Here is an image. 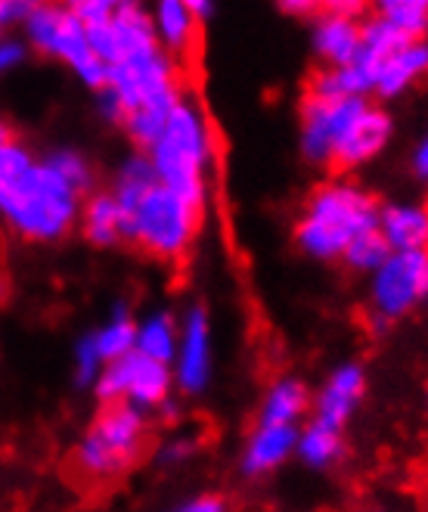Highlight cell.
<instances>
[{
	"label": "cell",
	"instance_id": "1",
	"mask_svg": "<svg viewBox=\"0 0 428 512\" xmlns=\"http://www.w3.org/2000/svg\"><path fill=\"white\" fill-rule=\"evenodd\" d=\"M78 196L50 162H35L22 174L0 180V221L28 243H56L78 218Z\"/></svg>",
	"mask_w": 428,
	"mask_h": 512
},
{
	"label": "cell",
	"instance_id": "2",
	"mask_svg": "<svg viewBox=\"0 0 428 512\" xmlns=\"http://www.w3.org/2000/svg\"><path fill=\"white\" fill-rule=\"evenodd\" d=\"M379 224L376 199L354 184H323L317 187L295 224V243L311 258L332 261L345 252L351 239Z\"/></svg>",
	"mask_w": 428,
	"mask_h": 512
},
{
	"label": "cell",
	"instance_id": "3",
	"mask_svg": "<svg viewBox=\"0 0 428 512\" xmlns=\"http://www.w3.org/2000/svg\"><path fill=\"white\" fill-rule=\"evenodd\" d=\"M146 153L165 187L205 208V168L211 159V137L205 115L193 100L180 94L165 131Z\"/></svg>",
	"mask_w": 428,
	"mask_h": 512
},
{
	"label": "cell",
	"instance_id": "4",
	"mask_svg": "<svg viewBox=\"0 0 428 512\" xmlns=\"http://www.w3.org/2000/svg\"><path fill=\"white\" fill-rule=\"evenodd\" d=\"M199 221L202 205H193L159 180L131 212L121 215V239H128L159 261H180L193 246Z\"/></svg>",
	"mask_w": 428,
	"mask_h": 512
},
{
	"label": "cell",
	"instance_id": "5",
	"mask_svg": "<svg viewBox=\"0 0 428 512\" xmlns=\"http://www.w3.org/2000/svg\"><path fill=\"white\" fill-rule=\"evenodd\" d=\"M146 450V423L140 407L128 401L103 404L94 426L75 450L78 475L87 481H109L128 472Z\"/></svg>",
	"mask_w": 428,
	"mask_h": 512
},
{
	"label": "cell",
	"instance_id": "6",
	"mask_svg": "<svg viewBox=\"0 0 428 512\" xmlns=\"http://www.w3.org/2000/svg\"><path fill=\"white\" fill-rule=\"evenodd\" d=\"M25 32L35 50H41L44 56L63 59L87 87H94V90L106 87L109 63H103L97 50L90 47L84 22L69 7H56L44 0V4L25 19Z\"/></svg>",
	"mask_w": 428,
	"mask_h": 512
},
{
	"label": "cell",
	"instance_id": "7",
	"mask_svg": "<svg viewBox=\"0 0 428 512\" xmlns=\"http://www.w3.org/2000/svg\"><path fill=\"white\" fill-rule=\"evenodd\" d=\"M168 388H171V373L165 360H156L137 348L109 360L106 370H100L97 376V398L103 404L128 401L140 410L159 407L168 398Z\"/></svg>",
	"mask_w": 428,
	"mask_h": 512
},
{
	"label": "cell",
	"instance_id": "8",
	"mask_svg": "<svg viewBox=\"0 0 428 512\" xmlns=\"http://www.w3.org/2000/svg\"><path fill=\"white\" fill-rule=\"evenodd\" d=\"M428 295V249L391 252L373 277V308L382 320L404 317Z\"/></svg>",
	"mask_w": 428,
	"mask_h": 512
},
{
	"label": "cell",
	"instance_id": "9",
	"mask_svg": "<svg viewBox=\"0 0 428 512\" xmlns=\"http://www.w3.org/2000/svg\"><path fill=\"white\" fill-rule=\"evenodd\" d=\"M366 106L363 97H317L308 94L301 106V149L304 159L329 168L332 146L342 131L360 115Z\"/></svg>",
	"mask_w": 428,
	"mask_h": 512
},
{
	"label": "cell",
	"instance_id": "10",
	"mask_svg": "<svg viewBox=\"0 0 428 512\" xmlns=\"http://www.w3.org/2000/svg\"><path fill=\"white\" fill-rule=\"evenodd\" d=\"M84 28H87L90 47H94L97 56L109 66L118 63V59H125V56L159 47L156 22L143 13L140 4L121 7L106 22H94V25H84Z\"/></svg>",
	"mask_w": 428,
	"mask_h": 512
},
{
	"label": "cell",
	"instance_id": "11",
	"mask_svg": "<svg viewBox=\"0 0 428 512\" xmlns=\"http://www.w3.org/2000/svg\"><path fill=\"white\" fill-rule=\"evenodd\" d=\"M391 137V118L366 103L360 109V115L342 131V137L332 146V159H329V171L332 174H345L363 162H370L376 153H382V146Z\"/></svg>",
	"mask_w": 428,
	"mask_h": 512
},
{
	"label": "cell",
	"instance_id": "12",
	"mask_svg": "<svg viewBox=\"0 0 428 512\" xmlns=\"http://www.w3.org/2000/svg\"><path fill=\"white\" fill-rule=\"evenodd\" d=\"M208 373H211V326H208V311L196 305L190 308L187 320H183L177 382L187 395H199L208 385Z\"/></svg>",
	"mask_w": 428,
	"mask_h": 512
},
{
	"label": "cell",
	"instance_id": "13",
	"mask_svg": "<svg viewBox=\"0 0 428 512\" xmlns=\"http://www.w3.org/2000/svg\"><path fill=\"white\" fill-rule=\"evenodd\" d=\"M363 388H366V379H363V370L357 364L335 370L332 379L323 385L320 398H317V419L314 423L342 432V426L348 423V416L354 413L357 401L363 398Z\"/></svg>",
	"mask_w": 428,
	"mask_h": 512
},
{
	"label": "cell",
	"instance_id": "14",
	"mask_svg": "<svg viewBox=\"0 0 428 512\" xmlns=\"http://www.w3.org/2000/svg\"><path fill=\"white\" fill-rule=\"evenodd\" d=\"M410 41H416L410 32H404V28L394 25L391 19L379 16V19L366 22L360 28V44H357V53H354V66H360L366 75L373 78V84H376V75H379L385 59L391 53L401 50L404 44H410Z\"/></svg>",
	"mask_w": 428,
	"mask_h": 512
},
{
	"label": "cell",
	"instance_id": "15",
	"mask_svg": "<svg viewBox=\"0 0 428 512\" xmlns=\"http://www.w3.org/2000/svg\"><path fill=\"white\" fill-rule=\"evenodd\" d=\"M428 75V44L425 41H410V44H404L397 53H391L385 63H382V69H379V75H376V84H373V90L379 97H385V100H391V97H397V94H404L407 87H413L419 78H425Z\"/></svg>",
	"mask_w": 428,
	"mask_h": 512
},
{
	"label": "cell",
	"instance_id": "16",
	"mask_svg": "<svg viewBox=\"0 0 428 512\" xmlns=\"http://www.w3.org/2000/svg\"><path fill=\"white\" fill-rule=\"evenodd\" d=\"M295 444H298L295 423H289V426L261 423V429L246 444V454H242V472L255 478V475L277 469L295 450Z\"/></svg>",
	"mask_w": 428,
	"mask_h": 512
},
{
	"label": "cell",
	"instance_id": "17",
	"mask_svg": "<svg viewBox=\"0 0 428 512\" xmlns=\"http://www.w3.org/2000/svg\"><path fill=\"white\" fill-rule=\"evenodd\" d=\"M379 230L391 252L428 249V205H385L379 212Z\"/></svg>",
	"mask_w": 428,
	"mask_h": 512
},
{
	"label": "cell",
	"instance_id": "18",
	"mask_svg": "<svg viewBox=\"0 0 428 512\" xmlns=\"http://www.w3.org/2000/svg\"><path fill=\"white\" fill-rule=\"evenodd\" d=\"M360 44V28L351 16H339V13H326L317 22L314 32V47L320 53V59L326 66H348L354 63V53Z\"/></svg>",
	"mask_w": 428,
	"mask_h": 512
},
{
	"label": "cell",
	"instance_id": "19",
	"mask_svg": "<svg viewBox=\"0 0 428 512\" xmlns=\"http://www.w3.org/2000/svg\"><path fill=\"white\" fill-rule=\"evenodd\" d=\"M196 22L199 19L193 16V10L183 4V0H159L156 4V25H159L156 32L174 59H183V56L193 53Z\"/></svg>",
	"mask_w": 428,
	"mask_h": 512
},
{
	"label": "cell",
	"instance_id": "20",
	"mask_svg": "<svg viewBox=\"0 0 428 512\" xmlns=\"http://www.w3.org/2000/svg\"><path fill=\"white\" fill-rule=\"evenodd\" d=\"M81 230L87 236V243H94L100 249L118 243L121 239V212H118V202L112 193H97L84 202Z\"/></svg>",
	"mask_w": 428,
	"mask_h": 512
},
{
	"label": "cell",
	"instance_id": "21",
	"mask_svg": "<svg viewBox=\"0 0 428 512\" xmlns=\"http://www.w3.org/2000/svg\"><path fill=\"white\" fill-rule=\"evenodd\" d=\"M308 404H311V395H308V388H304V382L280 379L267 391L264 407H261V423H270V426L298 423L301 413L308 410Z\"/></svg>",
	"mask_w": 428,
	"mask_h": 512
},
{
	"label": "cell",
	"instance_id": "22",
	"mask_svg": "<svg viewBox=\"0 0 428 512\" xmlns=\"http://www.w3.org/2000/svg\"><path fill=\"white\" fill-rule=\"evenodd\" d=\"M366 90H373V78L360 66H323L311 75L308 94L317 97H363Z\"/></svg>",
	"mask_w": 428,
	"mask_h": 512
},
{
	"label": "cell",
	"instance_id": "23",
	"mask_svg": "<svg viewBox=\"0 0 428 512\" xmlns=\"http://www.w3.org/2000/svg\"><path fill=\"white\" fill-rule=\"evenodd\" d=\"M137 351L156 357V360H168L174 357L177 351V326H174V317L171 314H156L149 317L143 326H137V342H134Z\"/></svg>",
	"mask_w": 428,
	"mask_h": 512
},
{
	"label": "cell",
	"instance_id": "24",
	"mask_svg": "<svg viewBox=\"0 0 428 512\" xmlns=\"http://www.w3.org/2000/svg\"><path fill=\"white\" fill-rule=\"evenodd\" d=\"M391 255V246H388V239L382 236L379 224L376 227H366L360 230L351 243L345 246V252L339 255L345 261V267L351 270H376L385 258Z\"/></svg>",
	"mask_w": 428,
	"mask_h": 512
},
{
	"label": "cell",
	"instance_id": "25",
	"mask_svg": "<svg viewBox=\"0 0 428 512\" xmlns=\"http://www.w3.org/2000/svg\"><path fill=\"white\" fill-rule=\"evenodd\" d=\"M298 454L308 466H329L342 457V438H339V429H326L320 423H314L304 435H298Z\"/></svg>",
	"mask_w": 428,
	"mask_h": 512
},
{
	"label": "cell",
	"instance_id": "26",
	"mask_svg": "<svg viewBox=\"0 0 428 512\" xmlns=\"http://www.w3.org/2000/svg\"><path fill=\"white\" fill-rule=\"evenodd\" d=\"M94 339H97V348H100L103 364H109V360H115V357H121V354H128V351H134L137 326H134V320L128 317L125 308H118L115 317L100 329V333H94Z\"/></svg>",
	"mask_w": 428,
	"mask_h": 512
},
{
	"label": "cell",
	"instance_id": "27",
	"mask_svg": "<svg viewBox=\"0 0 428 512\" xmlns=\"http://www.w3.org/2000/svg\"><path fill=\"white\" fill-rule=\"evenodd\" d=\"M376 7L385 19L401 25L413 38H422L428 25V0H376Z\"/></svg>",
	"mask_w": 428,
	"mask_h": 512
},
{
	"label": "cell",
	"instance_id": "28",
	"mask_svg": "<svg viewBox=\"0 0 428 512\" xmlns=\"http://www.w3.org/2000/svg\"><path fill=\"white\" fill-rule=\"evenodd\" d=\"M47 162H50L59 174H63L72 187H78L81 193L90 187V165L84 162V156H81V153H72V149H63V153H53Z\"/></svg>",
	"mask_w": 428,
	"mask_h": 512
},
{
	"label": "cell",
	"instance_id": "29",
	"mask_svg": "<svg viewBox=\"0 0 428 512\" xmlns=\"http://www.w3.org/2000/svg\"><path fill=\"white\" fill-rule=\"evenodd\" d=\"M75 364H78V385L97 382V376H100V370H103V357H100V348H97V339H94V336H84V339L78 342Z\"/></svg>",
	"mask_w": 428,
	"mask_h": 512
},
{
	"label": "cell",
	"instance_id": "30",
	"mask_svg": "<svg viewBox=\"0 0 428 512\" xmlns=\"http://www.w3.org/2000/svg\"><path fill=\"white\" fill-rule=\"evenodd\" d=\"M32 165H35L32 153H28V146H22L16 137H10L4 146H0V180H10Z\"/></svg>",
	"mask_w": 428,
	"mask_h": 512
},
{
	"label": "cell",
	"instance_id": "31",
	"mask_svg": "<svg viewBox=\"0 0 428 512\" xmlns=\"http://www.w3.org/2000/svg\"><path fill=\"white\" fill-rule=\"evenodd\" d=\"M25 59V47L19 41H0V75L13 72Z\"/></svg>",
	"mask_w": 428,
	"mask_h": 512
},
{
	"label": "cell",
	"instance_id": "32",
	"mask_svg": "<svg viewBox=\"0 0 428 512\" xmlns=\"http://www.w3.org/2000/svg\"><path fill=\"white\" fill-rule=\"evenodd\" d=\"M320 7L326 13H339V16H360L363 7H366V0H320Z\"/></svg>",
	"mask_w": 428,
	"mask_h": 512
},
{
	"label": "cell",
	"instance_id": "33",
	"mask_svg": "<svg viewBox=\"0 0 428 512\" xmlns=\"http://www.w3.org/2000/svg\"><path fill=\"white\" fill-rule=\"evenodd\" d=\"M224 509L221 497H196L193 503H183V512H218Z\"/></svg>",
	"mask_w": 428,
	"mask_h": 512
},
{
	"label": "cell",
	"instance_id": "34",
	"mask_svg": "<svg viewBox=\"0 0 428 512\" xmlns=\"http://www.w3.org/2000/svg\"><path fill=\"white\" fill-rule=\"evenodd\" d=\"M413 171H416V177L419 180H425L428 184V137L419 143V149H416V156H413Z\"/></svg>",
	"mask_w": 428,
	"mask_h": 512
},
{
	"label": "cell",
	"instance_id": "35",
	"mask_svg": "<svg viewBox=\"0 0 428 512\" xmlns=\"http://www.w3.org/2000/svg\"><path fill=\"white\" fill-rule=\"evenodd\" d=\"M280 7L289 13H298V16H308L320 7V0H280Z\"/></svg>",
	"mask_w": 428,
	"mask_h": 512
},
{
	"label": "cell",
	"instance_id": "36",
	"mask_svg": "<svg viewBox=\"0 0 428 512\" xmlns=\"http://www.w3.org/2000/svg\"><path fill=\"white\" fill-rule=\"evenodd\" d=\"M183 4H187V7L193 10L196 19H205V16L211 13V0H183Z\"/></svg>",
	"mask_w": 428,
	"mask_h": 512
},
{
	"label": "cell",
	"instance_id": "37",
	"mask_svg": "<svg viewBox=\"0 0 428 512\" xmlns=\"http://www.w3.org/2000/svg\"><path fill=\"white\" fill-rule=\"evenodd\" d=\"M7 295H10V283H7V277L0 274V305H4L7 301Z\"/></svg>",
	"mask_w": 428,
	"mask_h": 512
},
{
	"label": "cell",
	"instance_id": "38",
	"mask_svg": "<svg viewBox=\"0 0 428 512\" xmlns=\"http://www.w3.org/2000/svg\"><path fill=\"white\" fill-rule=\"evenodd\" d=\"M10 137H13V131H10V128H7L4 122H0V146H4V143H7Z\"/></svg>",
	"mask_w": 428,
	"mask_h": 512
},
{
	"label": "cell",
	"instance_id": "39",
	"mask_svg": "<svg viewBox=\"0 0 428 512\" xmlns=\"http://www.w3.org/2000/svg\"><path fill=\"white\" fill-rule=\"evenodd\" d=\"M115 4V10H121V7H131V4H140V0H112Z\"/></svg>",
	"mask_w": 428,
	"mask_h": 512
}]
</instances>
